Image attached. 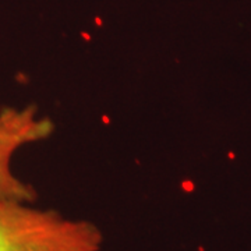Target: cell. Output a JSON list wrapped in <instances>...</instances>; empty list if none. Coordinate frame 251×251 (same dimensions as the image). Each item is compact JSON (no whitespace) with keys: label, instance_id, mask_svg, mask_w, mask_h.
Here are the masks:
<instances>
[{"label":"cell","instance_id":"6da1fadb","mask_svg":"<svg viewBox=\"0 0 251 251\" xmlns=\"http://www.w3.org/2000/svg\"><path fill=\"white\" fill-rule=\"evenodd\" d=\"M102 246L103 234L90 221L0 198V251H100Z\"/></svg>","mask_w":251,"mask_h":251},{"label":"cell","instance_id":"7a4b0ae2","mask_svg":"<svg viewBox=\"0 0 251 251\" xmlns=\"http://www.w3.org/2000/svg\"><path fill=\"white\" fill-rule=\"evenodd\" d=\"M52 119L42 116L34 105L6 106L0 110V198L21 202L36 201L31 184L18 179L11 169L13 155L27 144L46 140L53 133Z\"/></svg>","mask_w":251,"mask_h":251}]
</instances>
